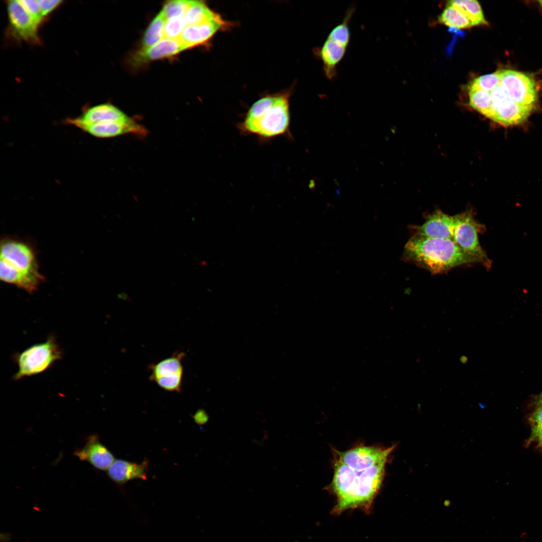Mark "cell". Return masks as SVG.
Wrapping results in <instances>:
<instances>
[{
  "instance_id": "cell-1",
  "label": "cell",
  "mask_w": 542,
  "mask_h": 542,
  "mask_svg": "<svg viewBox=\"0 0 542 542\" xmlns=\"http://www.w3.org/2000/svg\"><path fill=\"white\" fill-rule=\"evenodd\" d=\"M358 445L335 451L331 487L336 496L334 514L349 509L368 511L382 483L385 465L395 448Z\"/></svg>"
},
{
  "instance_id": "cell-2",
  "label": "cell",
  "mask_w": 542,
  "mask_h": 542,
  "mask_svg": "<svg viewBox=\"0 0 542 542\" xmlns=\"http://www.w3.org/2000/svg\"><path fill=\"white\" fill-rule=\"evenodd\" d=\"M402 260L414 263L433 274L445 273L463 265L482 264L481 261L461 248L452 239L412 235L406 243Z\"/></svg>"
},
{
  "instance_id": "cell-3",
  "label": "cell",
  "mask_w": 542,
  "mask_h": 542,
  "mask_svg": "<svg viewBox=\"0 0 542 542\" xmlns=\"http://www.w3.org/2000/svg\"><path fill=\"white\" fill-rule=\"evenodd\" d=\"M0 279L32 294L44 281L36 246L27 238L7 235L1 240Z\"/></svg>"
},
{
  "instance_id": "cell-4",
  "label": "cell",
  "mask_w": 542,
  "mask_h": 542,
  "mask_svg": "<svg viewBox=\"0 0 542 542\" xmlns=\"http://www.w3.org/2000/svg\"><path fill=\"white\" fill-rule=\"evenodd\" d=\"M289 97L284 94L258 99L248 110L239 128L263 138L285 133L290 125Z\"/></svg>"
},
{
  "instance_id": "cell-5",
  "label": "cell",
  "mask_w": 542,
  "mask_h": 542,
  "mask_svg": "<svg viewBox=\"0 0 542 542\" xmlns=\"http://www.w3.org/2000/svg\"><path fill=\"white\" fill-rule=\"evenodd\" d=\"M63 357V351L55 336L50 335L42 343L34 344L13 356L18 370L14 375V380L42 373L50 368Z\"/></svg>"
},
{
  "instance_id": "cell-6",
  "label": "cell",
  "mask_w": 542,
  "mask_h": 542,
  "mask_svg": "<svg viewBox=\"0 0 542 542\" xmlns=\"http://www.w3.org/2000/svg\"><path fill=\"white\" fill-rule=\"evenodd\" d=\"M353 15L346 12L340 23L329 32L322 45L314 53L321 60L325 76L332 80L337 75V66L344 58L350 40L349 24Z\"/></svg>"
},
{
  "instance_id": "cell-7",
  "label": "cell",
  "mask_w": 542,
  "mask_h": 542,
  "mask_svg": "<svg viewBox=\"0 0 542 542\" xmlns=\"http://www.w3.org/2000/svg\"><path fill=\"white\" fill-rule=\"evenodd\" d=\"M454 218V241L464 250L478 258L486 269H490L492 261L482 248L478 237L485 232V225L475 219L471 210L456 214Z\"/></svg>"
},
{
  "instance_id": "cell-8",
  "label": "cell",
  "mask_w": 542,
  "mask_h": 542,
  "mask_svg": "<svg viewBox=\"0 0 542 542\" xmlns=\"http://www.w3.org/2000/svg\"><path fill=\"white\" fill-rule=\"evenodd\" d=\"M499 72L500 83L510 99L533 109L538 97L533 79L524 73L511 69L499 70Z\"/></svg>"
},
{
  "instance_id": "cell-9",
  "label": "cell",
  "mask_w": 542,
  "mask_h": 542,
  "mask_svg": "<svg viewBox=\"0 0 542 542\" xmlns=\"http://www.w3.org/2000/svg\"><path fill=\"white\" fill-rule=\"evenodd\" d=\"M184 356V353H177L150 365V379L166 390L180 392L182 385V360Z\"/></svg>"
},
{
  "instance_id": "cell-10",
  "label": "cell",
  "mask_w": 542,
  "mask_h": 542,
  "mask_svg": "<svg viewBox=\"0 0 542 542\" xmlns=\"http://www.w3.org/2000/svg\"><path fill=\"white\" fill-rule=\"evenodd\" d=\"M8 17L12 33L16 38L32 44H38V26L35 24L19 1H9L7 3Z\"/></svg>"
},
{
  "instance_id": "cell-11",
  "label": "cell",
  "mask_w": 542,
  "mask_h": 542,
  "mask_svg": "<svg viewBox=\"0 0 542 542\" xmlns=\"http://www.w3.org/2000/svg\"><path fill=\"white\" fill-rule=\"evenodd\" d=\"M455 218L440 210H436L427 216L421 225H410L412 235H419L438 239H453Z\"/></svg>"
},
{
  "instance_id": "cell-12",
  "label": "cell",
  "mask_w": 542,
  "mask_h": 542,
  "mask_svg": "<svg viewBox=\"0 0 542 542\" xmlns=\"http://www.w3.org/2000/svg\"><path fill=\"white\" fill-rule=\"evenodd\" d=\"M76 127L93 137L100 139L111 138L130 133L145 137L148 132L144 125L138 123L132 119L127 121H107L80 124Z\"/></svg>"
},
{
  "instance_id": "cell-13",
  "label": "cell",
  "mask_w": 542,
  "mask_h": 542,
  "mask_svg": "<svg viewBox=\"0 0 542 542\" xmlns=\"http://www.w3.org/2000/svg\"><path fill=\"white\" fill-rule=\"evenodd\" d=\"M73 454L80 461H86L95 469L103 471H107L115 460L113 454L96 434L89 435L84 446L75 450Z\"/></svg>"
},
{
  "instance_id": "cell-14",
  "label": "cell",
  "mask_w": 542,
  "mask_h": 542,
  "mask_svg": "<svg viewBox=\"0 0 542 542\" xmlns=\"http://www.w3.org/2000/svg\"><path fill=\"white\" fill-rule=\"evenodd\" d=\"M131 119L113 105L103 103L84 109L79 116L66 118L64 123L76 127L80 124L107 121H127Z\"/></svg>"
},
{
  "instance_id": "cell-15",
  "label": "cell",
  "mask_w": 542,
  "mask_h": 542,
  "mask_svg": "<svg viewBox=\"0 0 542 542\" xmlns=\"http://www.w3.org/2000/svg\"><path fill=\"white\" fill-rule=\"evenodd\" d=\"M148 471V461L138 463L116 459L107 469V475L112 481L121 485L133 479L146 480Z\"/></svg>"
},
{
  "instance_id": "cell-16",
  "label": "cell",
  "mask_w": 542,
  "mask_h": 542,
  "mask_svg": "<svg viewBox=\"0 0 542 542\" xmlns=\"http://www.w3.org/2000/svg\"><path fill=\"white\" fill-rule=\"evenodd\" d=\"M188 49L179 39L164 38L154 45L142 48L133 56V61L141 64L174 56Z\"/></svg>"
},
{
  "instance_id": "cell-17",
  "label": "cell",
  "mask_w": 542,
  "mask_h": 542,
  "mask_svg": "<svg viewBox=\"0 0 542 542\" xmlns=\"http://www.w3.org/2000/svg\"><path fill=\"white\" fill-rule=\"evenodd\" d=\"M224 24L220 18L203 24L188 25L179 39L188 49L191 48L209 40Z\"/></svg>"
},
{
  "instance_id": "cell-18",
  "label": "cell",
  "mask_w": 542,
  "mask_h": 542,
  "mask_svg": "<svg viewBox=\"0 0 542 542\" xmlns=\"http://www.w3.org/2000/svg\"><path fill=\"white\" fill-rule=\"evenodd\" d=\"M187 26L195 25L220 18L203 2L195 1L184 16Z\"/></svg>"
},
{
  "instance_id": "cell-19",
  "label": "cell",
  "mask_w": 542,
  "mask_h": 542,
  "mask_svg": "<svg viewBox=\"0 0 542 542\" xmlns=\"http://www.w3.org/2000/svg\"><path fill=\"white\" fill-rule=\"evenodd\" d=\"M447 5L453 6L462 12L471 21L473 26L487 25L480 5L475 0H453Z\"/></svg>"
},
{
  "instance_id": "cell-20",
  "label": "cell",
  "mask_w": 542,
  "mask_h": 542,
  "mask_svg": "<svg viewBox=\"0 0 542 542\" xmlns=\"http://www.w3.org/2000/svg\"><path fill=\"white\" fill-rule=\"evenodd\" d=\"M439 22L451 28L465 29L473 26L471 21L460 10L449 5L439 17Z\"/></svg>"
},
{
  "instance_id": "cell-21",
  "label": "cell",
  "mask_w": 542,
  "mask_h": 542,
  "mask_svg": "<svg viewBox=\"0 0 542 542\" xmlns=\"http://www.w3.org/2000/svg\"><path fill=\"white\" fill-rule=\"evenodd\" d=\"M166 20L161 11L156 16L144 34L143 48L151 47L164 38V28Z\"/></svg>"
},
{
  "instance_id": "cell-22",
  "label": "cell",
  "mask_w": 542,
  "mask_h": 542,
  "mask_svg": "<svg viewBox=\"0 0 542 542\" xmlns=\"http://www.w3.org/2000/svg\"><path fill=\"white\" fill-rule=\"evenodd\" d=\"M469 105L486 116L491 103L490 92L477 89H469Z\"/></svg>"
},
{
  "instance_id": "cell-23",
  "label": "cell",
  "mask_w": 542,
  "mask_h": 542,
  "mask_svg": "<svg viewBox=\"0 0 542 542\" xmlns=\"http://www.w3.org/2000/svg\"><path fill=\"white\" fill-rule=\"evenodd\" d=\"M195 1L190 0L170 1L164 5L161 12L166 20L174 17H183Z\"/></svg>"
},
{
  "instance_id": "cell-24",
  "label": "cell",
  "mask_w": 542,
  "mask_h": 542,
  "mask_svg": "<svg viewBox=\"0 0 542 542\" xmlns=\"http://www.w3.org/2000/svg\"><path fill=\"white\" fill-rule=\"evenodd\" d=\"M500 82V72L498 70L494 73L484 75L476 78L469 85V89H477L490 91Z\"/></svg>"
},
{
  "instance_id": "cell-25",
  "label": "cell",
  "mask_w": 542,
  "mask_h": 542,
  "mask_svg": "<svg viewBox=\"0 0 542 542\" xmlns=\"http://www.w3.org/2000/svg\"><path fill=\"white\" fill-rule=\"evenodd\" d=\"M186 26L184 16L167 19L164 28V38L179 39Z\"/></svg>"
},
{
  "instance_id": "cell-26",
  "label": "cell",
  "mask_w": 542,
  "mask_h": 542,
  "mask_svg": "<svg viewBox=\"0 0 542 542\" xmlns=\"http://www.w3.org/2000/svg\"><path fill=\"white\" fill-rule=\"evenodd\" d=\"M19 2L38 26L43 21L44 17L37 0H21Z\"/></svg>"
},
{
  "instance_id": "cell-27",
  "label": "cell",
  "mask_w": 542,
  "mask_h": 542,
  "mask_svg": "<svg viewBox=\"0 0 542 542\" xmlns=\"http://www.w3.org/2000/svg\"><path fill=\"white\" fill-rule=\"evenodd\" d=\"M529 421L531 427L530 441L542 433V405L536 406V409L529 417Z\"/></svg>"
},
{
  "instance_id": "cell-28",
  "label": "cell",
  "mask_w": 542,
  "mask_h": 542,
  "mask_svg": "<svg viewBox=\"0 0 542 542\" xmlns=\"http://www.w3.org/2000/svg\"><path fill=\"white\" fill-rule=\"evenodd\" d=\"M37 1L44 18L54 10L62 2L60 0H37Z\"/></svg>"
},
{
  "instance_id": "cell-29",
  "label": "cell",
  "mask_w": 542,
  "mask_h": 542,
  "mask_svg": "<svg viewBox=\"0 0 542 542\" xmlns=\"http://www.w3.org/2000/svg\"><path fill=\"white\" fill-rule=\"evenodd\" d=\"M193 418L195 423L199 425L205 424L209 420L207 414L203 409L198 410L193 416Z\"/></svg>"
},
{
  "instance_id": "cell-30",
  "label": "cell",
  "mask_w": 542,
  "mask_h": 542,
  "mask_svg": "<svg viewBox=\"0 0 542 542\" xmlns=\"http://www.w3.org/2000/svg\"><path fill=\"white\" fill-rule=\"evenodd\" d=\"M532 441L536 442L538 443V445L542 447V433L537 435L530 441Z\"/></svg>"
},
{
  "instance_id": "cell-31",
  "label": "cell",
  "mask_w": 542,
  "mask_h": 542,
  "mask_svg": "<svg viewBox=\"0 0 542 542\" xmlns=\"http://www.w3.org/2000/svg\"><path fill=\"white\" fill-rule=\"evenodd\" d=\"M468 359L467 356L463 355L460 357V361L463 364H466L467 363Z\"/></svg>"
},
{
  "instance_id": "cell-32",
  "label": "cell",
  "mask_w": 542,
  "mask_h": 542,
  "mask_svg": "<svg viewBox=\"0 0 542 542\" xmlns=\"http://www.w3.org/2000/svg\"><path fill=\"white\" fill-rule=\"evenodd\" d=\"M536 403H537V405L536 406L542 405V392L539 395V397H538V399H537V400L536 401Z\"/></svg>"
},
{
  "instance_id": "cell-33",
  "label": "cell",
  "mask_w": 542,
  "mask_h": 542,
  "mask_svg": "<svg viewBox=\"0 0 542 542\" xmlns=\"http://www.w3.org/2000/svg\"><path fill=\"white\" fill-rule=\"evenodd\" d=\"M445 506H449L450 505V502L449 501L446 500L444 503Z\"/></svg>"
},
{
  "instance_id": "cell-34",
  "label": "cell",
  "mask_w": 542,
  "mask_h": 542,
  "mask_svg": "<svg viewBox=\"0 0 542 542\" xmlns=\"http://www.w3.org/2000/svg\"><path fill=\"white\" fill-rule=\"evenodd\" d=\"M538 2L542 6V1H538Z\"/></svg>"
}]
</instances>
